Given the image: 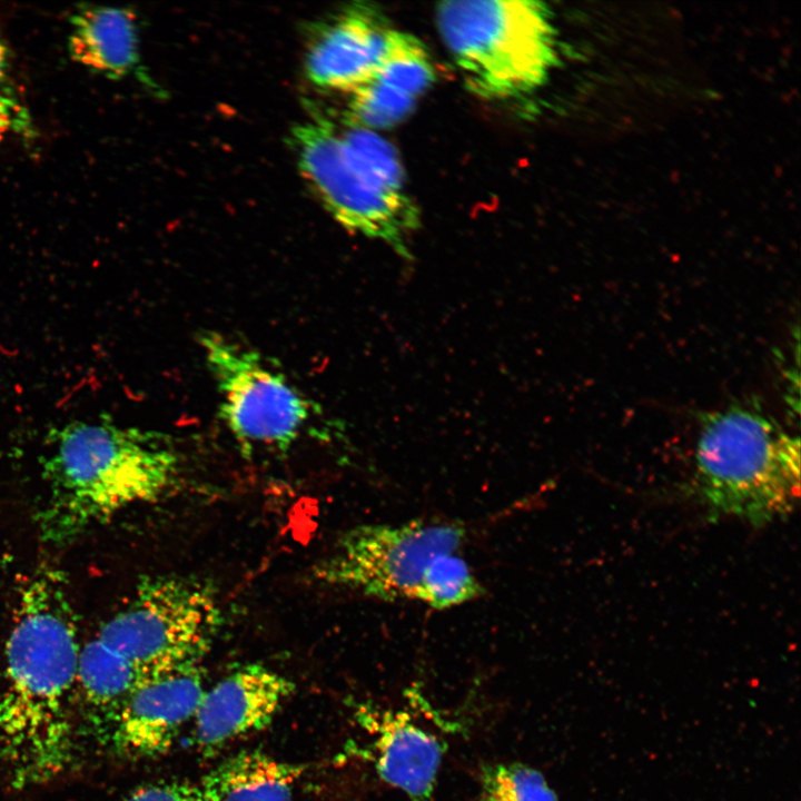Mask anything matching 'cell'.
I'll list each match as a JSON object with an SVG mask.
<instances>
[{"label":"cell","instance_id":"obj_1","mask_svg":"<svg viewBox=\"0 0 801 801\" xmlns=\"http://www.w3.org/2000/svg\"><path fill=\"white\" fill-rule=\"evenodd\" d=\"M178 465L162 436L120 426L108 415L53 428L43 462L49 490L40 533L47 542L65 543L126 507L152 502L174 484Z\"/></svg>","mask_w":801,"mask_h":801},{"label":"cell","instance_id":"obj_2","mask_svg":"<svg viewBox=\"0 0 801 801\" xmlns=\"http://www.w3.org/2000/svg\"><path fill=\"white\" fill-rule=\"evenodd\" d=\"M692 484L712 517L755 527L783 520L800 497L799 437L753 409L716 413L699 434Z\"/></svg>","mask_w":801,"mask_h":801},{"label":"cell","instance_id":"obj_3","mask_svg":"<svg viewBox=\"0 0 801 801\" xmlns=\"http://www.w3.org/2000/svg\"><path fill=\"white\" fill-rule=\"evenodd\" d=\"M436 23L466 86L485 99L534 92L557 60L551 14L538 1H444Z\"/></svg>","mask_w":801,"mask_h":801},{"label":"cell","instance_id":"obj_4","mask_svg":"<svg viewBox=\"0 0 801 801\" xmlns=\"http://www.w3.org/2000/svg\"><path fill=\"white\" fill-rule=\"evenodd\" d=\"M221 624L211 585L187 575L159 574L141 580L131 602L95 637L147 678L199 665Z\"/></svg>","mask_w":801,"mask_h":801},{"label":"cell","instance_id":"obj_5","mask_svg":"<svg viewBox=\"0 0 801 801\" xmlns=\"http://www.w3.org/2000/svg\"><path fill=\"white\" fill-rule=\"evenodd\" d=\"M291 142L299 168L330 215L346 229L379 239L408 258L419 225L407 191L389 187L326 118L297 126Z\"/></svg>","mask_w":801,"mask_h":801},{"label":"cell","instance_id":"obj_6","mask_svg":"<svg viewBox=\"0 0 801 801\" xmlns=\"http://www.w3.org/2000/svg\"><path fill=\"white\" fill-rule=\"evenodd\" d=\"M465 537V528L455 523L357 525L315 564L313 577L382 601L416 600L429 563L441 554L456 553Z\"/></svg>","mask_w":801,"mask_h":801},{"label":"cell","instance_id":"obj_7","mask_svg":"<svg viewBox=\"0 0 801 801\" xmlns=\"http://www.w3.org/2000/svg\"><path fill=\"white\" fill-rule=\"evenodd\" d=\"M198 338L234 438L248 452L288 448L312 417L310 402L255 348L218 332Z\"/></svg>","mask_w":801,"mask_h":801},{"label":"cell","instance_id":"obj_8","mask_svg":"<svg viewBox=\"0 0 801 801\" xmlns=\"http://www.w3.org/2000/svg\"><path fill=\"white\" fill-rule=\"evenodd\" d=\"M204 693L200 664L145 678L112 724L109 738L115 749L132 758L167 753L194 719Z\"/></svg>","mask_w":801,"mask_h":801},{"label":"cell","instance_id":"obj_9","mask_svg":"<svg viewBox=\"0 0 801 801\" xmlns=\"http://www.w3.org/2000/svg\"><path fill=\"white\" fill-rule=\"evenodd\" d=\"M294 691L291 680L260 663L234 670L205 690L192 719L195 744L204 754H212L265 729Z\"/></svg>","mask_w":801,"mask_h":801},{"label":"cell","instance_id":"obj_10","mask_svg":"<svg viewBox=\"0 0 801 801\" xmlns=\"http://www.w3.org/2000/svg\"><path fill=\"white\" fill-rule=\"evenodd\" d=\"M394 30L365 3L346 8L322 28L309 46V80L322 89L353 92L376 75Z\"/></svg>","mask_w":801,"mask_h":801},{"label":"cell","instance_id":"obj_11","mask_svg":"<svg viewBox=\"0 0 801 801\" xmlns=\"http://www.w3.org/2000/svg\"><path fill=\"white\" fill-rule=\"evenodd\" d=\"M362 721L369 723L375 736L378 777L409 801H429L444 753L439 740L400 711L376 712Z\"/></svg>","mask_w":801,"mask_h":801},{"label":"cell","instance_id":"obj_12","mask_svg":"<svg viewBox=\"0 0 801 801\" xmlns=\"http://www.w3.org/2000/svg\"><path fill=\"white\" fill-rule=\"evenodd\" d=\"M69 22L68 51L75 62L109 79L135 75L150 83L140 66L138 29L131 10L79 4Z\"/></svg>","mask_w":801,"mask_h":801},{"label":"cell","instance_id":"obj_13","mask_svg":"<svg viewBox=\"0 0 801 801\" xmlns=\"http://www.w3.org/2000/svg\"><path fill=\"white\" fill-rule=\"evenodd\" d=\"M303 764L261 751H241L216 765L199 783L207 801H293Z\"/></svg>","mask_w":801,"mask_h":801},{"label":"cell","instance_id":"obj_14","mask_svg":"<svg viewBox=\"0 0 801 801\" xmlns=\"http://www.w3.org/2000/svg\"><path fill=\"white\" fill-rule=\"evenodd\" d=\"M144 679L132 663L96 637L80 650L76 685L97 723L109 733L122 704Z\"/></svg>","mask_w":801,"mask_h":801},{"label":"cell","instance_id":"obj_15","mask_svg":"<svg viewBox=\"0 0 801 801\" xmlns=\"http://www.w3.org/2000/svg\"><path fill=\"white\" fill-rule=\"evenodd\" d=\"M434 71L424 44L415 36L395 29L373 79L416 100L435 80Z\"/></svg>","mask_w":801,"mask_h":801},{"label":"cell","instance_id":"obj_16","mask_svg":"<svg viewBox=\"0 0 801 801\" xmlns=\"http://www.w3.org/2000/svg\"><path fill=\"white\" fill-rule=\"evenodd\" d=\"M483 594V586L466 561L456 553L441 554L428 565L416 600L444 610Z\"/></svg>","mask_w":801,"mask_h":801},{"label":"cell","instance_id":"obj_17","mask_svg":"<svg viewBox=\"0 0 801 801\" xmlns=\"http://www.w3.org/2000/svg\"><path fill=\"white\" fill-rule=\"evenodd\" d=\"M415 99L372 79L350 92L347 121L370 129L389 128L413 109Z\"/></svg>","mask_w":801,"mask_h":801},{"label":"cell","instance_id":"obj_18","mask_svg":"<svg viewBox=\"0 0 801 801\" xmlns=\"http://www.w3.org/2000/svg\"><path fill=\"white\" fill-rule=\"evenodd\" d=\"M483 789L487 801H558L543 774L521 763L487 768Z\"/></svg>","mask_w":801,"mask_h":801},{"label":"cell","instance_id":"obj_19","mask_svg":"<svg viewBox=\"0 0 801 801\" xmlns=\"http://www.w3.org/2000/svg\"><path fill=\"white\" fill-rule=\"evenodd\" d=\"M34 126L27 107L13 89H0V144L11 136L33 138Z\"/></svg>","mask_w":801,"mask_h":801},{"label":"cell","instance_id":"obj_20","mask_svg":"<svg viewBox=\"0 0 801 801\" xmlns=\"http://www.w3.org/2000/svg\"><path fill=\"white\" fill-rule=\"evenodd\" d=\"M125 801H207L199 784L187 781H161L142 785Z\"/></svg>","mask_w":801,"mask_h":801},{"label":"cell","instance_id":"obj_21","mask_svg":"<svg viewBox=\"0 0 801 801\" xmlns=\"http://www.w3.org/2000/svg\"><path fill=\"white\" fill-rule=\"evenodd\" d=\"M10 51L0 36V89H12L9 82Z\"/></svg>","mask_w":801,"mask_h":801},{"label":"cell","instance_id":"obj_22","mask_svg":"<svg viewBox=\"0 0 801 801\" xmlns=\"http://www.w3.org/2000/svg\"><path fill=\"white\" fill-rule=\"evenodd\" d=\"M482 801H487L486 799L482 798Z\"/></svg>","mask_w":801,"mask_h":801}]
</instances>
